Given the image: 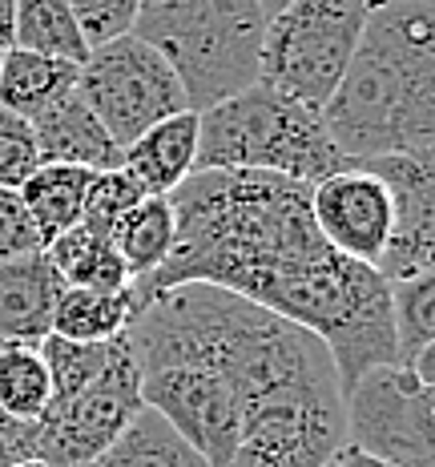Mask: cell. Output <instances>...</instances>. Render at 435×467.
Here are the masks:
<instances>
[{
	"instance_id": "e0dca14e",
	"label": "cell",
	"mask_w": 435,
	"mask_h": 467,
	"mask_svg": "<svg viewBox=\"0 0 435 467\" xmlns=\"http://www.w3.org/2000/svg\"><path fill=\"white\" fill-rule=\"evenodd\" d=\"M89 467H210V460L190 440H181L153 407L141 403V411Z\"/></svg>"
},
{
	"instance_id": "6da1fadb",
	"label": "cell",
	"mask_w": 435,
	"mask_h": 467,
	"mask_svg": "<svg viewBox=\"0 0 435 467\" xmlns=\"http://www.w3.org/2000/svg\"><path fill=\"white\" fill-rule=\"evenodd\" d=\"M170 206V258L133 278V303L181 282L234 290L323 338L343 391L371 367L395 363L391 282L326 246L306 182L266 170H193Z\"/></svg>"
},
{
	"instance_id": "52a82bcc",
	"label": "cell",
	"mask_w": 435,
	"mask_h": 467,
	"mask_svg": "<svg viewBox=\"0 0 435 467\" xmlns=\"http://www.w3.org/2000/svg\"><path fill=\"white\" fill-rule=\"evenodd\" d=\"M347 443L395 467H435V383L415 367H371L343 391Z\"/></svg>"
},
{
	"instance_id": "1f68e13d",
	"label": "cell",
	"mask_w": 435,
	"mask_h": 467,
	"mask_svg": "<svg viewBox=\"0 0 435 467\" xmlns=\"http://www.w3.org/2000/svg\"><path fill=\"white\" fill-rule=\"evenodd\" d=\"M8 467H48V463H41V460H16V463H8Z\"/></svg>"
},
{
	"instance_id": "cb8c5ba5",
	"label": "cell",
	"mask_w": 435,
	"mask_h": 467,
	"mask_svg": "<svg viewBox=\"0 0 435 467\" xmlns=\"http://www.w3.org/2000/svg\"><path fill=\"white\" fill-rule=\"evenodd\" d=\"M141 198H145V190L138 186V178H133L125 165H118V170L93 173L89 193H85L81 226L101 230V234H113V226H118V222H121L133 206H138Z\"/></svg>"
},
{
	"instance_id": "8fae6325",
	"label": "cell",
	"mask_w": 435,
	"mask_h": 467,
	"mask_svg": "<svg viewBox=\"0 0 435 467\" xmlns=\"http://www.w3.org/2000/svg\"><path fill=\"white\" fill-rule=\"evenodd\" d=\"M65 282L45 250L0 262V343L36 347L53 335V310Z\"/></svg>"
},
{
	"instance_id": "2e32d148",
	"label": "cell",
	"mask_w": 435,
	"mask_h": 467,
	"mask_svg": "<svg viewBox=\"0 0 435 467\" xmlns=\"http://www.w3.org/2000/svg\"><path fill=\"white\" fill-rule=\"evenodd\" d=\"M89 182H93V170H81V165H36L21 182L16 193H21L28 218H33L36 234H41V250L57 234L81 226Z\"/></svg>"
},
{
	"instance_id": "ac0fdd59",
	"label": "cell",
	"mask_w": 435,
	"mask_h": 467,
	"mask_svg": "<svg viewBox=\"0 0 435 467\" xmlns=\"http://www.w3.org/2000/svg\"><path fill=\"white\" fill-rule=\"evenodd\" d=\"M133 318V286L129 290H85L65 286L53 310V335L77 338V343H113L125 335Z\"/></svg>"
},
{
	"instance_id": "d4e9b609",
	"label": "cell",
	"mask_w": 435,
	"mask_h": 467,
	"mask_svg": "<svg viewBox=\"0 0 435 467\" xmlns=\"http://www.w3.org/2000/svg\"><path fill=\"white\" fill-rule=\"evenodd\" d=\"M36 165H41V153H36L33 125L0 105V186L21 190V182Z\"/></svg>"
},
{
	"instance_id": "30bf717a",
	"label": "cell",
	"mask_w": 435,
	"mask_h": 467,
	"mask_svg": "<svg viewBox=\"0 0 435 467\" xmlns=\"http://www.w3.org/2000/svg\"><path fill=\"white\" fill-rule=\"evenodd\" d=\"M363 165H371L387 182L395 206L391 238H387L375 270L387 282L435 270V161L383 153V158H367Z\"/></svg>"
},
{
	"instance_id": "d6986e66",
	"label": "cell",
	"mask_w": 435,
	"mask_h": 467,
	"mask_svg": "<svg viewBox=\"0 0 435 467\" xmlns=\"http://www.w3.org/2000/svg\"><path fill=\"white\" fill-rule=\"evenodd\" d=\"M13 48H33V53L61 57L73 65L89 57V41L65 0H16Z\"/></svg>"
},
{
	"instance_id": "f546056e",
	"label": "cell",
	"mask_w": 435,
	"mask_h": 467,
	"mask_svg": "<svg viewBox=\"0 0 435 467\" xmlns=\"http://www.w3.org/2000/svg\"><path fill=\"white\" fill-rule=\"evenodd\" d=\"M13 21H16V0H0V53L13 48Z\"/></svg>"
},
{
	"instance_id": "484cf974",
	"label": "cell",
	"mask_w": 435,
	"mask_h": 467,
	"mask_svg": "<svg viewBox=\"0 0 435 467\" xmlns=\"http://www.w3.org/2000/svg\"><path fill=\"white\" fill-rule=\"evenodd\" d=\"M65 5L73 8L77 25H81L85 41L93 48L101 41H113V36L129 33L141 0H65Z\"/></svg>"
},
{
	"instance_id": "7c38bea8",
	"label": "cell",
	"mask_w": 435,
	"mask_h": 467,
	"mask_svg": "<svg viewBox=\"0 0 435 467\" xmlns=\"http://www.w3.org/2000/svg\"><path fill=\"white\" fill-rule=\"evenodd\" d=\"M33 138L41 165H81V170H118L121 165V145L109 138L97 113L81 101V93L69 89L61 101H53L45 113H36Z\"/></svg>"
},
{
	"instance_id": "83f0119b",
	"label": "cell",
	"mask_w": 435,
	"mask_h": 467,
	"mask_svg": "<svg viewBox=\"0 0 435 467\" xmlns=\"http://www.w3.org/2000/svg\"><path fill=\"white\" fill-rule=\"evenodd\" d=\"M16 460H36V423H16L0 415V467Z\"/></svg>"
},
{
	"instance_id": "4316f807",
	"label": "cell",
	"mask_w": 435,
	"mask_h": 467,
	"mask_svg": "<svg viewBox=\"0 0 435 467\" xmlns=\"http://www.w3.org/2000/svg\"><path fill=\"white\" fill-rule=\"evenodd\" d=\"M33 250H41V234L28 218L21 193L0 186V262L33 254Z\"/></svg>"
},
{
	"instance_id": "8992f818",
	"label": "cell",
	"mask_w": 435,
	"mask_h": 467,
	"mask_svg": "<svg viewBox=\"0 0 435 467\" xmlns=\"http://www.w3.org/2000/svg\"><path fill=\"white\" fill-rule=\"evenodd\" d=\"M77 93L97 113V121L109 130V138L129 145L141 138L150 125L190 109L186 89L166 57L138 33H121L113 41H101L89 48L77 65Z\"/></svg>"
},
{
	"instance_id": "d6a6232c",
	"label": "cell",
	"mask_w": 435,
	"mask_h": 467,
	"mask_svg": "<svg viewBox=\"0 0 435 467\" xmlns=\"http://www.w3.org/2000/svg\"><path fill=\"white\" fill-rule=\"evenodd\" d=\"M323 467H331V460H326V463H323Z\"/></svg>"
},
{
	"instance_id": "9c48e42d",
	"label": "cell",
	"mask_w": 435,
	"mask_h": 467,
	"mask_svg": "<svg viewBox=\"0 0 435 467\" xmlns=\"http://www.w3.org/2000/svg\"><path fill=\"white\" fill-rule=\"evenodd\" d=\"M311 218L331 250L375 266L395 222L391 190L371 165L347 161L343 170L311 182Z\"/></svg>"
},
{
	"instance_id": "603a6c76",
	"label": "cell",
	"mask_w": 435,
	"mask_h": 467,
	"mask_svg": "<svg viewBox=\"0 0 435 467\" xmlns=\"http://www.w3.org/2000/svg\"><path fill=\"white\" fill-rule=\"evenodd\" d=\"M36 347H41V358L48 367L53 403H65V399L77 395L81 387H89L93 379L105 371V363H109V355H113V343H77V338H61V335H45Z\"/></svg>"
},
{
	"instance_id": "ffe728a7",
	"label": "cell",
	"mask_w": 435,
	"mask_h": 467,
	"mask_svg": "<svg viewBox=\"0 0 435 467\" xmlns=\"http://www.w3.org/2000/svg\"><path fill=\"white\" fill-rule=\"evenodd\" d=\"M113 246L125 258L133 278H145L170 258L173 246V206L170 198H141L125 218L113 226Z\"/></svg>"
},
{
	"instance_id": "7a4b0ae2",
	"label": "cell",
	"mask_w": 435,
	"mask_h": 467,
	"mask_svg": "<svg viewBox=\"0 0 435 467\" xmlns=\"http://www.w3.org/2000/svg\"><path fill=\"white\" fill-rule=\"evenodd\" d=\"M323 125L347 161H435V0H375Z\"/></svg>"
},
{
	"instance_id": "f1b7e54d",
	"label": "cell",
	"mask_w": 435,
	"mask_h": 467,
	"mask_svg": "<svg viewBox=\"0 0 435 467\" xmlns=\"http://www.w3.org/2000/svg\"><path fill=\"white\" fill-rule=\"evenodd\" d=\"M331 467H395V463H387V460H375V455L359 451V447L343 443V447H338V451L331 455Z\"/></svg>"
},
{
	"instance_id": "9a60e30c",
	"label": "cell",
	"mask_w": 435,
	"mask_h": 467,
	"mask_svg": "<svg viewBox=\"0 0 435 467\" xmlns=\"http://www.w3.org/2000/svg\"><path fill=\"white\" fill-rule=\"evenodd\" d=\"M45 254L57 266L65 286L109 290V295L133 286V275H129V266H125V258L118 254L109 234H101V230L73 226V230L57 234L45 246Z\"/></svg>"
},
{
	"instance_id": "5bb4252c",
	"label": "cell",
	"mask_w": 435,
	"mask_h": 467,
	"mask_svg": "<svg viewBox=\"0 0 435 467\" xmlns=\"http://www.w3.org/2000/svg\"><path fill=\"white\" fill-rule=\"evenodd\" d=\"M77 85V65L61 57H45L33 48H5L0 53V105L8 113L33 121L53 101H61Z\"/></svg>"
},
{
	"instance_id": "4fadbf2b",
	"label": "cell",
	"mask_w": 435,
	"mask_h": 467,
	"mask_svg": "<svg viewBox=\"0 0 435 467\" xmlns=\"http://www.w3.org/2000/svg\"><path fill=\"white\" fill-rule=\"evenodd\" d=\"M193 161H198V113L193 109L150 125L141 138L121 150V165L138 178L145 198H170L193 173Z\"/></svg>"
},
{
	"instance_id": "44dd1931",
	"label": "cell",
	"mask_w": 435,
	"mask_h": 467,
	"mask_svg": "<svg viewBox=\"0 0 435 467\" xmlns=\"http://www.w3.org/2000/svg\"><path fill=\"white\" fill-rule=\"evenodd\" d=\"M395 363L415 367L435 347V270L391 282Z\"/></svg>"
},
{
	"instance_id": "7402d4cb",
	"label": "cell",
	"mask_w": 435,
	"mask_h": 467,
	"mask_svg": "<svg viewBox=\"0 0 435 467\" xmlns=\"http://www.w3.org/2000/svg\"><path fill=\"white\" fill-rule=\"evenodd\" d=\"M53 403V383L41 347L0 343V411L16 423H41Z\"/></svg>"
},
{
	"instance_id": "3957f363",
	"label": "cell",
	"mask_w": 435,
	"mask_h": 467,
	"mask_svg": "<svg viewBox=\"0 0 435 467\" xmlns=\"http://www.w3.org/2000/svg\"><path fill=\"white\" fill-rule=\"evenodd\" d=\"M270 16L254 0H141L133 28L173 65L193 113L258 81Z\"/></svg>"
},
{
	"instance_id": "5b68a950",
	"label": "cell",
	"mask_w": 435,
	"mask_h": 467,
	"mask_svg": "<svg viewBox=\"0 0 435 467\" xmlns=\"http://www.w3.org/2000/svg\"><path fill=\"white\" fill-rule=\"evenodd\" d=\"M375 0H286L258 48V81L323 109L347 73Z\"/></svg>"
},
{
	"instance_id": "4dcf8cb0",
	"label": "cell",
	"mask_w": 435,
	"mask_h": 467,
	"mask_svg": "<svg viewBox=\"0 0 435 467\" xmlns=\"http://www.w3.org/2000/svg\"><path fill=\"white\" fill-rule=\"evenodd\" d=\"M254 5H263V13H266V16H274V13H278V8H283V5H286V0H254Z\"/></svg>"
},
{
	"instance_id": "277c9868",
	"label": "cell",
	"mask_w": 435,
	"mask_h": 467,
	"mask_svg": "<svg viewBox=\"0 0 435 467\" xmlns=\"http://www.w3.org/2000/svg\"><path fill=\"white\" fill-rule=\"evenodd\" d=\"M343 165L347 158L326 133L323 109H311L266 81L198 113L193 170H266L311 186Z\"/></svg>"
},
{
	"instance_id": "ba28073f",
	"label": "cell",
	"mask_w": 435,
	"mask_h": 467,
	"mask_svg": "<svg viewBox=\"0 0 435 467\" xmlns=\"http://www.w3.org/2000/svg\"><path fill=\"white\" fill-rule=\"evenodd\" d=\"M141 411V371L129 350V338H113L105 371L65 403H53L36 423V460L48 467L93 463L125 423Z\"/></svg>"
}]
</instances>
